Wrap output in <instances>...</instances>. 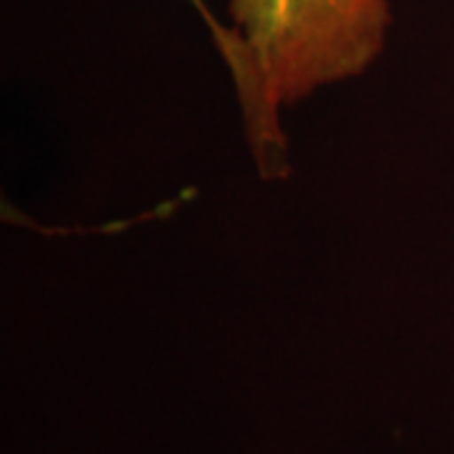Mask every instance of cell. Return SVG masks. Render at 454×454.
<instances>
[{
    "label": "cell",
    "instance_id": "obj_2",
    "mask_svg": "<svg viewBox=\"0 0 454 454\" xmlns=\"http://www.w3.org/2000/svg\"><path fill=\"white\" fill-rule=\"evenodd\" d=\"M192 8H195L200 18H202V23L207 26V31H210L212 43H215V49L220 53V59L225 61L227 56L232 53V33L227 28V23H223L220 18L212 13L210 8H207V3L205 0H187Z\"/></svg>",
    "mask_w": 454,
    "mask_h": 454
},
{
    "label": "cell",
    "instance_id": "obj_1",
    "mask_svg": "<svg viewBox=\"0 0 454 454\" xmlns=\"http://www.w3.org/2000/svg\"><path fill=\"white\" fill-rule=\"evenodd\" d=\"M227 71L258 175H288L280 116L328 86L364 76L387 49L389 0H227Z\"/></svg>",
    "mask_w": 454,
    "mask_h": 454
}]
</instances>
